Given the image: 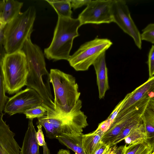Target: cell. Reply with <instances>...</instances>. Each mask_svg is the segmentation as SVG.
<instances>
[{
	"label": "cell",
	"mask_w": 154,
	"mask_h": 154,
	"mask_svg": "<svg viewBox=\"0 0 154 154\" xmlns=\"http://www.w3.org/2000/svg\"><path fill=\"white\" fill-rule=\"evenodd\" d=\"M25 54L28 71L26 85L38 94L44 104L54 109L50 73L46 68L44 54L40 49L32 48L27 50Z\"/></svg>",
	"instance_id": "6da1fadb"
},
{
	"label": "cell",
	"mask_w": 154,
	"mask_h": 154,
	"mask_svg": "<svg viewBox=\"0 0 154 154\" xmlns=\"http://www.w3.org/2000/svg\"><path fill=\"white\" fill-rule=\"evenodd\" d=\"M78 18L58 16L53 37L50 46L44 50V54L49 60H68L70 56L74 39L79 35L81 26Z\"/></svg>",
	"instance_id": "7a4b0ae2"
},
{
	"label": "cell",
	"mask_w": 154,
	"mask_h": 154,
	"mask_svg": "<svg viewBox=\"0 0 154 154\" xmlns=\"http://www.w3.org/2000/svg\"><path fill=\"white\" fill-rule=\"evenodd\" d=\"M49 73L54 95V109L69 113L75 107L81 94L75 79L57 69H51Z\"/></svg>",
	"instance_id": "3957f363"
},
{
	"label": "cell",
	"mask_w": 154,
	"mask_h": 154,
	"mask_svg": "<svg viewBox=\"0 0 154 154\" xmlns=\"http://www.w3.org/2000/svg\"><path fill=\"white\" fill-rule=\"evenodd\" d=\"M36 17L35 7L30 6L6 25L3 46L6 54L22 50L26 40L33 31Z\"/></svg>",
	"instance_id": "277c9868"
},
{
	"label": "cell",
	"mask_w": 154,
	"mask_h": 154,
	"mask_svg": "<svg viewBox=\"0 0 154 154\" xmlns=\"http://www.w3.org/2000/svg\"><path fill=\"white\" fill-rule=\"evenodd\" d=\"M2 69L6 92L10 94L18 92L26 85L28 74L25 54L22 50L6 54L2 61Z\"/></svg>",
	"instance_id": "5b68a950"
},
{
	"label": "cell",
	"mask_w": 154,
	"mask_h": 154,
	"mask_svg": "<svg viewBox=\"0 0 154 154\" xmlns=\"http://www.w3.org/2000/svg\"><path fill=\"white\" fill-rule=\"evenodd\" d=\"M42 105L46 109L48 122L58 136L62 134L82 133L83 129L88 125L87 117L81 110L82 102L79 99L72 110L66 114L56 111L43 103Z\"/></svg>",
	"instance_id": "8992f818"
},
{
	"label": "cell",
	"mask_w": 154,
	"mask_h": 154,
	"mask_svg": "<svg viewBox=\"0 0 154 154\" xmlns=\"http://www.w3.org/2000/svg\"><path fill=\"white\" fill-rule=\"evenodd\" d=\"M112 44V42L109 39L96 38L81 45L70 56L67 61L77 71L87 70L97 58Z\"/></svg>",
	"instance_id": "52a82bcc"
},
{
	"label": "cell",
	"mask_w": 154,
	"mask_h": 154,
	"mask_svg": "<svg viewBox=\"0 0 154 154\" xmlns=\"http://www.w3.org/2000/svg\"><path fill=\"white\" fill-rule=\"evenodd\" d=\"M152 97L148 95L118 113L109 128L103 134L101 142L110 146L125 127L142 116Z\"/></svg>",
	"instance_id": "ba28073f"
},
{
	"label": "cell",
	"mask_w": 154,
	"mask_h": 154,
	"mask_svg": "<svg viewBox=\"0 0 154 154\" xmlns=\"http://www.w3.org/2000/svg\"><path fill=\"white\" fill-rule=\"evenodd\" d=\"M112 0H91L78 16L81 26L88 23L99 24L113 22Z\"/></svg>",
	"instance_id": "9c48e42d"
},
{
	"label": "cell",
	"mask_w": 154,
	"mask_h": 154,
	"mask_svg": "<svg viewBox=\"0 0 154 154\" xmlns=\"http://www.w3.org/2000/svg\"><path fill=\"white\" fill-rule=\"evenodd\" d=\"M112 12L113 22L116 23L125 32L131 36L137 46L141 49L140 34L131 17L125 1L112 0Z\"/></svg>",
	"instance_id": "30bf717a"
},
{
	"label": "cell",
	"mask_w": 154,
	"mask_h": 154,
	"mask_svg": "<svg viewBox=\"0 0 154 154\" xmlns=\"http://www.w3.org/2000/svg\"><path fill=\"white\" fill-rule=\"evenodd\" d=\"M43 100L34 89L27 87L9 98L4 108V112L10 116L17 113H24L36 106L42 105Z\"/></svg>",
	"instance_id": "8fae6325"
},
{
	"label": "cell",
	"mask_w": 154,
	"mask_h": 154,
	"mask_svg": "<svg viewBox=\"0 0 154 154\" xmlns=\"http://www.w3.org/2000/svg\"><path fill=\"white\" fill-rule=\"evenodd\" d=\"M0 115V154H20L21 148L14 139L15 134Z\"/></svg>",
	"instance_id": "7c38bea8"
},
{
	"label": "cell",
	"mask_w": 154,
	"mask_h": 154,
	"mask_svg": "<svg viewBox=\"0 0 154 154\" xmlns=\"http://www.w3.org/2000/svg\"><path fill=\"white\" fill-rule=\"evenodd\" d=\"M105 57L106 52H105L97 58L93 64L96 74L100 99L104 98L106 92L109 89Z\"/></svg>",
	"instance_id": "4fadbf2b"
},
{
	"label": "cell",
	"mask_w": 154,
	"mask_h": 154,
	"mask_svg": "<svg viewBox=\"0 0 154 154\" xmlns=\"http://www.w3.org/2000/svg\"><path fill=\"white\" fill-rule=\"evenodd\" d=\"M23 5L17 0H0V22L5 26L21 13Z\"/></svg>",
	"instance_id": "5bb4252c"
},
{
	"label": "cell",
	"mask_w": 154,
	"mask_h": 154,
	"mask_svg": "<svg viewBox=\"0 0 154 154\" xmlns=\"http://www.w3.org/2000/svg\"><path fill=\"white\" fill-rule=\"evenodd\" d=\"M154 88V76L149 78L148 80L131 92V94L122 106L119 112L139 101L153 91Z\"/></svg>",
	"instance_id": "9a60e30c"
},
{
	"label": "cell",
	"mask_w": 154,
	"mask_h": 154,
	"mask_svg": "<svg viewBox=\"0 0 154 154\" xmlns=\"http://www.w3.org/2000/svg\"><path fill=\"white\" fill-rule=\"evenodd\" d=\"M29 119L28 128L25 134L20 154H40L39 146L36 138V131L32 122Z\"/></svg>",
	"instance_id": "2e32d148"
},
{
	"label": "cell",
	"mask_w": 154,
	"mask_h": 154,
	"mask_svg": "<svg viewBox=\"0 0 154 154\" xmlns=\"http://www.w3.org/2000/svg\"><path fill=\"white\" fill-rule=\"evenodd\" d=\"M83 133L62 134L56 139L62 144L74 152L75 154H86L82 146Z\"/></svg>",
	"instance_id": "e0dca14e"
},
{
	"label": "cell",
	"mask_w": 154,
	"mask_h": 154,
	"mask_svg": "<svg viewBox=\"0 0 154 154\" xmlns=\"http://www.w3.org/2000/svg\"><path fill=\"white\" fill-rule=\"evenodd\" d=\"M141 118L147 140L154 147V99L152 97L143 113Z\"/></svg>",
	"instance_id": "ac0fdd59"
},
{
	"label": "cell",
	"mask_w": 154,
	"mask_h": 154,
	"mask_svg": "<svg viewBox=\"0 0 154 154\" xmlns=\"http://www.w3.org/2000/svg\"><path fill=\"white\" fill-rule=\"evenodd\" d=\"M104 133L96 129L82 135V143L86 154H94L98 148Z\"/></svg>",
	"instance_id": "d6986e66"
},
{
	"label": "cell",
	"mask_w": 154,
	"mask_h": 154,
	"mask_svg": "<svg viewBox=\"0 0 154 154\" xmlns=\"http://www.w3.org/2000/svg\"><path fill=\"white\" fill-rule=\"evenodd\" d=\"M154 147L147 140L124 146V154H150L154 152Z\"/></svg>",
	"instance_id": "ffe728a7"
},
{
	"label": "cell",
	"mask_w": 154,
	"mask_h": 154,
	"mask_svg": "<svg viewBox=\"0 0 154 154\" xmlns=\"http://www.w3.org/2000/svg\"><path fill=\"white\" fill-rule=\"evenodd\" d=\"M55 10L58 16L71 18L72 14L70 0H46Z\"/></svg>",
	"instance_id": "44dd1931"
},
{
	"label": "cell",
	"mask_w": 154,
	"mask_h": 154,
	"mask_svg": "<svg viewBox=\"0 0 154 154\" xmlns=\"http://www.w3.org/2000/svg\"><path fill=\"white\" fill-rule=\"evenodd\" d=\"M126 145H130L147 140L143 123L134 128L124 140Z\"/></svg>",
	"instance_id": "7402d4cb"
},
{
	"label": "cell",
	"mask_w": 154,
	"mask_h": 154,
	"mask_svg": "<svg viewBox=\"0 0 154 154\" xmlns=\"http://www.w3.org/2000/svg\"><path fill=\"white\" fill-rule=\"evenodd\" d=\"M6 54L4 47H0V115L3 113L5 105L9 98L5 94L4 77L2 69L3 59Z\"/></svg>",
	"instance_id": "603a6c76"
},
{
	"label": "cell",
	"mask_w": 154,
	"mask_h": 154,
	"mask_svg": "<svg viewBox=\"0 0 154 154\" xmlns=\"http://www.w3.org/2000/svg\"><path fill=\"white\" fill-rule=\"evenodd\" d=\"M141 116L133 121L125 127L114 140L110 145V147L116 145L124 140V138L129 134L133 129L142 123L143 122Z\"/></svg>",
	"instance_id": "cb8c5ba5"
},
{
	"label": "cell",
	"mask_w": 154,
	"mask_h": 154,
	"mask_svg": "<svg viewBox=\"0 0 154 154\" xmlns=\"http://www.w3.org/2000/svg\"><path fill=\"white\" fill-rule=\"evenodd\" d=\"M38 119L36 124L40 125L43 127L46 131V137L50 139L56 138L58 135L53 126L48 122L46 114Z\"/></svg>",
	"instance_id": "d4e9b609"
},
{
	"label": "cell",
	"mask_w": 154,
	"mask_h": 154,
	"mask_svg": "<svg viewBox=\"0 0 154 154\" xmlns=\"http://www.w3.org/2000/svg\"><path fill=\"white\" fill-rule=\"evenodd\" d=\"M47 110L46 108L42 105L34 106L26 110L23 114L27 119L33 120L35 118H39L45 115Z\"/></svg>",
	"instance_id": "484cf974"
},
{
	"label": "cell",
	"mask_w": 154,
	"mask_h": 154,
	"mask_svg": "<svg viewBox=\"0 0 154 154\" xmlns=\"http://www.w3.org/2000/svg\"><path fill=\"white\" fill-rule=\"evenodd\" d=\"M140 34L141 41L145 40L154 44V24L151 23L148 24L143 30Z\"/></svg>",
	"instance_id": "4316f807"
},
{
	"label": "cell",
	"mask_w": 154,
	"mask_h": 154,
	"mask_svg": "<svg viewBox=\"0 0 154 154\" xmlns=\"http://www.w3.org/2000/svg\"><path fill=\"white\" fill-rule=\"evenodd\" d=\"M131 94V92L127 94L124 98L121 100L116 106L114 110L106 119L111 121L112 123L117 114L120 111L122 106L129 98Z\"/></svg>",
	"instance_id": "83f0119b"
},
{
	"label": "cell",
	"mask_w": 154,
	"mask_h": 154,
	"mask_svg": "<svg viewBox=\"0 0 154 154\" xmlns=\"http://www.w3.org/2000/svg\"><path fill=\"white\" fill-rule=\"evenodd\" d=\"M147 64L148 66L149 78L154 75V46L152 45L149 50L148 55Z\"/></svg>",
	"instance_id": "f1b7e54d"
},
{
	"label": "cell",
	"mask_w": 154,
	"mask_h": 154,
	"mask_svg": "<svg viewBox=\"0 0 154 154\" xmlns=\"http://www.w3.org/2000/svg\"><path fill=\"white\" fill-rule=\"evenodd\" d=\"M37 127L38 131L36 133V138L37 143L39 146H43L46 144V143L42 131V126L40 125H38Z\"/></svg>",
	"instance_id": "f546056e"
},
{
	"label": "cell",
	"mask_w": 154,
	"mask_h": 154,
	"mask_svg": "<svg viewBox=\"0 0 154 154\" xmlns=\"http://www.w3.org/2000/svg\"><path fill=\"white\" fill-rule=\"evenodd\" d=\"M91 0H70L71 8L74 10L80 8L85 5H87Z\"/></svg>",
	"instance_id": "4dcf8cb0"
},
{
	"label": "cell",
	"mask_w": 154,
	"mask_h": 154,
	"mask_svg": "<svg viewBox=\"0 0 154 154\" xmlns=\"http://www.w3.org/2000/svg\"><path fill=\"white\" fill-rule=\"evenodd\" d=\"M112 122L106 119L100 123L97 129L104 133L109 128Z\"/></svg>",
	"instance_id": "1f68e13d"
},
{
	"label": "cell",
	"mask_w": 154,
	"mask_h": 154,
	"mask_svg": "<svg viewBox=\"0 0 154 154\" xmlns=\"http://www.w3.org/2000/svg\"><path fill=\"white\" fill-rule=\"evenodd\" d=\"M110 147L109 145H107L101 142L98 148L94 154H103Z\"/></svg>",
	"instance_id": "d6a6232c"
},
{
	"label": "cell",
	"mask_w": 154,
	"mask_h": 154,
	"mask_svg": "<svg viewBox=\"0 0 154 154\" xmlns=\"http://www.w3.org/2000/svg\"><path fill=\"white\" fill-rule=\"evenodd\" d=\"M5 26L0 22V46H3L4 42V29Z\"/></svg>",
	"instance_id": "836d02e7"
},
{
	"label": "cell",
	"mask_w": 154,
	"mask_h": 154,
	"mask_svg": "<svg viewBox=\"0 0 154 154\" xmlns=\"http://www.w3.org/2000/svg\"><path fill=\"white\" fill-rule=\"evenodd\" d=\"M124 146H121L117 147L115 149V154H124Z\"/></svg>",
	"instance_id": "e575fe53"
},
{
	"label": "cell",
	"mask_w": 154,
	"mask_h": 154,
	"mask_svg": "<svg viewBox=\"0 0 154 154\" xmlns=\"http://www.w3.org/2000/svg\"><path fill=\"white\" fill-rule=\"evenodd\" d=\"M57 154H71L69 150L61 149L59 150Z\"/></svg>",
	"instance_id": "d590c367"
},
{
	"label": "cell",
	"mask_w": 154,
	"mask_h": 154,
	"mask_svg": "<svg viewBox=\"0 0 154 154\" xmlns=\"http://www.w3.org/2000/svg\"><path fill=\"white\" fill-rule=\"evenodd\" d=\"M43 150V154H50V151L48 148L47 144H46L44 146H42Z\"/></svg>",
	"instance_id": "8d00e7d4"
},
{
	"label": "cell",
	"mask_w": 154,
	"mask_h": 154,
	"mask_svg": "<svg viewBox=\"0 0 154 154\" xmlns=\"http://www.w3.org/2000/svg\"><path fill=\"white\" fill-rule=\"evenodd\" d=\"M117 146L116 145L113 146L109 148L108 154H115V149Z\"/></svg>",
	"instance_id": "74e56055"
},
{
	"label": "cell",
	"mask_w": 154,
	"mask_h": 154,
	"mask_svg": "<svg viewBox=\"0 0 154 154\" xmlns=\"http://www.w3.org/2000/svg\"><path fill=\"white\" fill-rule=\"evenodd\" d=\"M109 149L106 151L103 154H108L109 152Z\"/></svg>",
	"instance_id": "f35d334b"
},
{
	"label": "cell",
	"mask_w": 154,
	"mask_h": 154,
	"mask_svg": "<svg viewBox=\"0 0 154 154\" xmlns=\"http://www.w3.org/2000/svg\"><path fill=\"white\" fill-rule=\"evenodd\" d=\"M150 154H154V152H152Z\"/></svg>",
	"instance_id": "ab89813d"
}]
</instances>
